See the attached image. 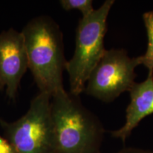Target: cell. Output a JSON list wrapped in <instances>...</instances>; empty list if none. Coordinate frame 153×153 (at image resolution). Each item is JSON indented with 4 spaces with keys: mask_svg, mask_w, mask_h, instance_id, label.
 Wrapping results in <instances>:
<instances>
[{
    "mask_svg": "<svg viewBox=\"0 0 153 153\" xmlns=\"http://www.w3.org/2000/svg\"><path fill=\"white\" fill-rule=\"evenodd\" d=\"M28 56V69L39 92L51 97L65 90L63 73L65 57L62 32L54 19L41 15L30 20L22 30Z\"/></svg>",
    "mask_w": 153,
    "mask_h": 153,
    "instance_id": "cell-1",
    "label": "cell"
},
{
    "mask_svg": "<svg viewBox=\"0 0 153 153\" xmlns=\"http://www.w3.org/2000/svg\"><path fill=\"white\" fill-rule=\"evenodd\" d=\"M55 153H101L104 128L82 104L79 96L65 90L51 98Z\"/></svg>",
    "mask_w": 153,
    "mask_h": 153,
    "instance_id": "cell-2",
    "label": "cell"
},
{
    "mask_svg": "<svg viewBox=\"0 0 153 153\" xmlns=\"http://www.w3.org/2000/svg\"><path fill=\"white\" fill-rule=\"evenodd\" d=\"M114 3V0H106L99 9L82 17L78 22L75 50L66 65L72 94L79 96L84 92L89 75L106 52L107 18Z\"/></svg>",
    "mask_w": 153,
    "mask_h": 153,
    "instance_id": "cell-3",
    "label": "cell"
},
{
    "mask_svg": "<svg viewBox=\"0 0 153 153\" xmlns=\"http://www.w3.org/2000/svg\"><path fill=\"white\" fill-rule=\"evenodd\" d=\"M51 97L39 92L26 114L13 122L0 118L5 137L16 153H55Z\"/></svg>",
    "mask_w": 153,
    "mask_h": 153,
    "instance_id": "cell-4",
    "label": "cell"
},
{
    "mask_svg": "<svg viewBox=\"0 0 153 153\" xmlns=\"http://www.w3.org/2000/svg\"><path fill=\"white\" fill-rule=\"evenodd\" d=\"M136 57L131 58L124 49L106 50L89 75L84 92L104 102H111L135 85Z\"/></svg>",
    "mask_w": 153,
    "mask_h": 153,
    "instance_id": "cell-5",
    "label": "cell"
},
{
    "mask_svg": "<svg viewBox=\"0 0 153 153\" xmlns=\"http://www.w3.org/2000/svg\"><path fill=\"white\" fill-rule=\"evenodd\" d=\"M28 69L22 31L9 28L0 33V81L11 100L16 99L21 80Z\"/></svg>",
    "mask_w": 153,
    "mask_h": 153,
    "instance_id": "cell-6",
    "label": "cell"
},
{
    "mask_svg": "<svg viewBox=\"0 0 153 153\" xmlns=\"http://www.w3.org/2000/svg\"><path fill=\"white\" fill-rule=\"evenodd\" d=\"M129 92L131 101L126 108L125 123L120 128L111 132L113 137L123 143L141 120L153 114V73H148L144 81L135 82Z\"/></svg>",
    "mask_w": 153,
    "mask_h": 153,
    "instance_id": "cell-7",
    "label": "cell"
},
{
    "mask_svg": "<svg viewBox=\"0 0 153 153\" xmlns=\"http://www.w3.org/2000/svg\"><path fill=\"white\" fill-rule=\"evenodd\" d=\"M143 20L146 29L148 45L144 54L137 57L140 65H142L148 70V73H153V11L143 14Z\"/></svg>",
    "mask_w": 153,
    "mask_h": 153,
    "instance_id": "cell-8",
    "label": "cell"
},
{
    "mask_svg": "<svg viewBox=\"0 0 153 153\" xmlns=\"http://www.w3.org/2000/svg\"><path fill=\"white\" fill-rule=\"evenodd\" d=\"M60 4L65 11H79L82 17L88 16L94 11L91 0H61Z\"/></svg>",
    "mask_w": 153,
    "mask_h": 153,
    "instance_id": "cell-9",
    "label": "cell"
},
{
    "mask_svg": "<svg viewBox=\"0 0 153 153\" xmlns=\"http://www.w3.org/2000/svg\"><path fill=\"white\" fill-rule=\"evenodd\" d=\"M0 153H16L9 141L0 135Z\"/></svg>",
    "mask_w": 153,
    "mask_h": 153,
    "instance_id": "cell-10",
    "label": "cell"
},
{
    "mask_svg": "<svg viewBox=\"0 0 153 153\" xmlns=\"http://www.w3.org/2000/svg\"><path fill=\"white\" fill-rule=\"evenodd\" d=\"M115 153H153V151L136 148H125Z\"/></svg>",
    "mask_w": 153,
    "mask_h": 153,
    "instance_id": "cell-11",
    "label": "cell"
},
{
    "mask_svg": "<svg viewBox=\"0 0 153 153\" xmlns=\"http://www.w3.org/2000/svg\"><path fill=\"white\" fill-rule=\"evenodd\" d=\"M3 89V87H2V85H1V81H0V91L1 90V89Z\"/></svg>",
    "mask_w": 153,
    "mask_h": 153,
    "instance_id": "cell-12",
    "label": "cell"
}]
</instances>
